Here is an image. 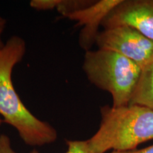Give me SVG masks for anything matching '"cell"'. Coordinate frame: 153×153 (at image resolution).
Returning <instances> with one entry per match:
<instances>
[{
    "label": "cell",
    "mask_w": 153,
    "mask_h": 153,
    "mask_svg": "<svg viewBox=\"0 0 153 153\" xmlns=\"http://www.w3.org/2000/svg\"><path fill=\"white\" fill-rule=\"evenodd\" d=\"M99 48L115 51L143 69L153 62V40L128 26L105 28L97 36Z\"/></svg>",
    "instance_id": "cell-4"
},
{
    "label": "cell",
    "mask_w": 153,
    "mask_h": 153,
    "mask_svg": "<svg viewBox=\"0 0 153 153\" xmlns=\"http://www.w3.org/2000/svg\"><path fill=\"white\" fill-rule=\"evenodd\" d=\"M101 25L105 28L130 26L153 40V0H122Z\"/></svg>",
    "instance_id": "cell-5"
},
{
    "label": "cell",
    "mask_w": 153,
    "mask_h": 153,
    "mask_svg": "<svg viewBox=\"0 0 153 153\" xmlns=\"http://www.w3.org/2000/svg\"><path fill=\"white\" fill-rule=\"evenodd\" d=\"M25 53V41L17 36L9 38L0 50V116L3 122L18 131L26 145L43 146L56 140V130L30 112L23 104L12 82L13 69L22 60Z\"/></svg>",
    "instance_id": "cell-1"
},
{
    "label": "cell",
    "mask_w": 153,
    "mask_h": 153,
    "mask_svg": "<svg viewBox=\"0 0 153 153\" xmlns=\"http://www.w3.org/2000/svg\"><path fill=\"white\" fill-rule=\"evenodd\" d=\"M110 153H153V145L143 149H134L126 151H112Z\"/></svg>",
    "instance_id": "cell-10"
},
{
    "label": "cell",
    "mask_w": 153,
    "mask_h": 153,
    "mask_svg": "<svg viewBox=\"0 0 153 153\" xmlns=\"http://www.w3.org/2000/svg\"><path fill=\"white\" fill-rule=\"evenodd\" d=\"M6 20L3 18L2 16H0V50L4 46V44L1 39V34H2L6 26Z\"/></svg>",
    "instance_id": "cell-11"
},
{
    "label": "cell",
    "mask_w": 153,
    "mask_h": 153,
    "mask_svg": "<svg viewBox=\"0 0 153 153\" xmlns=\"http://www.w3.org/2000/svg\"><path fill=\"white\" fill-rule=\"evenodd\" d=\"M99 128L88 139L94 152L126 151L153 139V109L136 104L101 111Z\"/></svg>",
    "instance_id": "cell-2"
},
{
    "label": "cell",
    "mask_w": 153,
    "mask_h": 153,
    "mask_svg": "<svg viewBox=\"0 0 153 153\" xmlns=\"http://www.w3.org/2000/svg\"><path fill=\"white\" fill-rule=\"evenodd\" d=\"M68 150L65 153H95L89 147L88 140H66Z\"/></svg>",
    "instance_id": "cell-8"
},
{
    "label": "cell",
    "mask_w": 153,
    "mask_h": 153,
    "mask_svg": "<svg viewBox=\"0 0 153 153\" xmlns=\"http://www.w3.org/2000/svg\"><path fill=\"white\" fill-rule=\"evenodd\" d=\"M122 0H101L70 13L65 17L75 21L77 26H83L79 34V44L82 48L89 51L95 43L99 27L103 21Z\"/></svg>",
    "instance_id": "cell-6"
},
{
    "label": "cell",
    "mask_w": 153,
    "mask_h": 153,
    "mask_svg": "<svg viewBox=\"0 0 153 153\" xmlns=\"http://www.w3.org/2000/svg\"><path fill=\"white\" fill-rule=\"evenodd\" d=\"M129 104L153 109V62L143 69Z\"/></svg>",
    "instance_id": "cell-7"
},
{
    "label": "cell",
    "mask_w": 153,
    "mask_h": 153,
    "mask_svg": "<svg viewBox=\"0 0 153 153\" xmlns=\"http://www.w3.org/2000/svg\"><path fill=\"white\" fill-rule=\"evenodd\" d=\"M0 153H17L11 147L10 138L4 134L0 135ZM30 153L39 152L36 150H33Z\"/></svg>",
    "instance_id": "cell-9"
},
{
    "label": "cell",
    "mask_w": 153,
    "mask_h": 153,
    "mask_svg": "<svg viewBox=\"0 0 153 153\" xmlns=\"http://www.w3.org/2000/svg\"><path fill=\"white\" fill-rule=\"evenodd\" d=\"M83 70L91 83L111 94L114 108L130 104L142 72L137 64L123 55L101 48L87 51Z\"/></svg>",
    "instance_id": "cell-3"
},
{
    "label": "cell",
    "mask_w": 153,
    "mask_h": 153,
    "mask_svg": "<svg viewBox=\"0 0 153 153\" xmlns=\"http://www.w3.org/2000/svg\"><path fill=\"white\" fill-rule=\"evenodd\" d=\"M2 122H3V120H2V118H1V117H0V126H1V124L2 123Z\"/></svg>",
    "instance_id": "cell-12"
}]
</instances>
